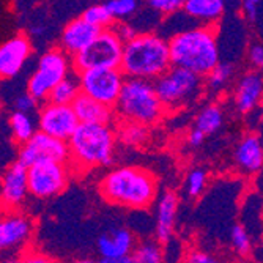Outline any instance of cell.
<instances>
[{"instance_id":"cell-1","label":"cell","mask_w":263,"mask_h":263,"mask_svg":"<svg viewBox=\"0 0 263 263\" xmlns=\"http://www.w3.org/2000/svg\"><path fill=\"white\" fill-rule=\"evenodd\" d=\"M98 191L107 203L126 210H147L159 197L156 177L137 165L110 169L101 178Z\"/></svg>"},{"instance_id":"cell-2","label":"cell","mask_w":263,"mask_h":263,"mask_svg":"<svg viewBox=\"0 0 263 263\" xmlns=\"http://www.w3.org/2000/svg\"><path fill=\"white\" fill-rule=\"evenodd\" d=\"M172 66L206 78L221 63L216 27L196 26L169 38Z\"/></svg>"},{"instance_id":"cell-3","label":"cell","mask_w":263,"mask_h":263,"mask_svg":"<svg viewBox=\"0 0 263 263\" xmlns=\"http://www.w3.org/2000/svg\"><path fill=\"white\" fill-rule=\"evenodd\" d=\"M172 68L169 40L156 32L139 33L125 44L122 73L126 78L158 81Z\"/></svg>"},{"instance_id":"cell-4","label":"cell","mask_w":263,"mask_h":263,"mask_svg":"<svg viewBox=\"0 0 263 263\" xmlns=\"http://www.w3.org/2000/svg\"><path fill=\"white\" fill-rule=\"evenodd\" d=\"M117 140V129L110 125L81 123L74 136L68 142V164L71 172H87L110 165L115 155Z\"/></svg>"},{"instance_id":"cell-5","label":"cell","mask_w":263,"mask_h":263,"mask_svg":"<svg viewBox=\"0 0 263 263\" xmlns=\"http://www.w3.org/2000/svg\"><path fill=\"white\" fill-rule=\"evenodd\" d=\"M165 110L156 93L155 82L126 78L115 106V114L122 122L152 126L161 120Z\"/></svg>"},{"instance_id":"cell-6","label":"cell","mask_w":263,"mask_h":263,"mask_svg":"<svg viewBox=\"0 0 263 263\" xmlns=\"http://www.w3.org/2000/svg\"><path fill=\"white\" fill-rule=\"evenodd\" d=\"M71 68L73 59L62 47H51L38 59L36 68L27 81V91L38 103H47L52 90L69 76Z\"/></svg>"},{"instance_id":"cell-7","label":"cell","mask_w":263,"mask_h":263,"mask_svg":"<svg viewBox=\"0 0 263 263\" xmlns=\"http://www.w3.org/2000/svg\"><path fill=\"white\" fill-rule=\"evenodd\" d=\"M156 93L167 110L186 107L199 100L205 88V79L187 69L172 66L155 81Z\"/></svg>"},{"instance_id":"cell-8","label":"cell","mask_w":263,"mask_h":263,"mask_svg":"<svg viewBox=\"0 0 263 263\" xmlns=\"http://www.w3.org/2000/svg\"><path fill=\"white\" fill-rule=\"evenodd\" d=\"M123 51L125 43L114 29L101 30L97 40L73 59V68L76 73L88 69H120Z\"/></svg>"},{"instance_id":"cell-9","label":"cell","mask_w":263,"mask_h":263,"mask_svg":"<svg viewBox=\"0 0 263 263\" xmlns=\"http://www.w3.org/2000/svg\"><path fill=\"white\" fill-rule=\"evenodd\" d=\"M76 74L82 95L115 109L126 81L122 69H88Z\"/></svg>"},{"instance_id":"cell-10","label":"cell","mask_w":263,"mask_h":263,"mask_svg":"<svg viewBox=\"0 0 263 263\" xmlns=\"http://www.w3.org/2000/svg\"><path fill=\"white\" fill-rule=\"evenodd\" d=\"M71 177L68 162H40L29 167L30 196L38 200H47L66 189Z\"/></svg>"},{"instance_id":"cell-11","label":"cell","mask_w":263,"mask_h":263,"mask_svg":"<svg viewBox=\"0 0 263 263\" xmlns=\"http://www.w3.org/2000/svg\"><path fill=\"white\" fill-rule=\"evenodd\" d=\"M69 162L68 142L54 139L38 131L29 142L17 147V162L27 169L40 162Z\"/></svg>"},{"instance_id":"cell-12","label":"cell","mask_w":263,"mask_h":263,"mask_svg":"<svg viewBox=\"0 0 263 263\" xmlns=\"http://www.w3.org/2000/svg\"><path fill=\"white\" fill-rule=\"evenodd\" d=\"M36 122L38 131L63 142H69L81 125L73 106L54 104L51 101L41 104L36 114Z\"/></svg>"},{"instance_id":"cell-13","label":"cell","mask_w":263,"mask_h":263,"mask_svg":"<svg viewBox=\"0 0 263 263\" xmlns=\"http://www.w3.org/2000/svg\"><path fill=\"white\" fill-rule=\"evenodd\" d=\"M35 224L22 210L4 211L0 219V248L4 252H26L32 241Z\"/></svg>"},{"instance_id":"cell-14","label":"cell","mask_w":263,"mask_h":263,"mask_svg":"<svg viewBox=\"0 0 263 263\" xmlns=\"http://www.w3.org/2000/svg\"><path fill=\"white\" fill-rule=\"evenodd\" d=\"M29 194V169L17 161L11 162L4 172L2 187H0V197L5 211L21 210Z\"/></svg>"},{"instance_id":"cell-15","label":"cell","mask_w":263,"mask_h":263,"mask_svg":"<svg viewBox=\"0 0 263 263\" xmlns=\"http://www.w3.org/2000/svg\"><path fill=\"white\" fill-rule=\"evenodd\" d=\"M33 52L29 35L17 32L0 46V76L4 79L16 78Z\"/></svg>"},{"instance_id":"cell-16","label":"cell","mask_w":263,"mask_h":263,"mask_svg":"<svg viewBox=\"0 0 263 263\" xmlns=\"http://www.w3.org/2000/svg\"><path fill=\"white\" fill-rule=\"evenodd\" d=\"M180 197L175 191L165 189L156 200L155 211V240L161 245H167L172 241L177 214H178Z\"/></svg>"},{"instance_id":"cell-17","label":"cell","mask_w":263,"mask_h":263,"mask_svg":"<svg viewBox=\"0 0 263 263\" xmlns=\"http://www.w3.org/2000/svg\"><path fill=\"white\" fill-rule=\"evenodd\" d=\"M100 33V29L90 26L79 16L65 24L60 33V47L71 59H74L82 51H85Z\"/></svg>"},{"instance_id":"cell-18","label":"cell","mask_w":263,"mask_h":263,"mask_svg":"<svg viewBox=\"0 0 263 263\" xmlns=\"http://www.w3.org/2000/svg\"><path fill=\"white\" fill-rule=\"evenodd\" d=\"M137 246L134 233L126 227H114L103 232L97 240V251L101 258L117 260L133 255Z\"/></svg>"},{"instance_id":"cell-19","label":"cell","mask_w":263,"mask_h":263,"mask_svg":"<svg viewBox=\"0 0 263 263\" xmlns=\"http://www.w3.org/2000/svg\"><path fill=\"white\" fill-rule=\"evenodd\" d=\"M263 100V73L249 69L238 78L233 88V104L238 112L249 114Z\"/></svg>"},{"instance_id":"cell-20","label":"cell","mask_w":263,"mask_h":263,"mask_svg":"<svg viewBox=\"0 0 263 263\" xmlns=\"http://www.w3.org/2000/svg\"><path fill=\"white\" fill-rule=\"evenodd\" d=\"M233 162L243 174H257L263 171V140L255 133L245 134L233 150Z\"/></svg>"},{"instance_id":"cell-21","label":"cell","mask_w":263,"mask_h":263,"mask_svg":"<svg viewBox=\"0 0 263 263\" xmlns=\"http://www.w3.org/2000/svg\"><path fill=\"white\" fill-rule=\"evenodd\" d=\"M73 109L81 123L85 125H110L115 118V109L81 93V97L73 103Z\"/></svg>"},{"instance_id":"cell-22","label":"cell","mask_w":263,"mask_h":263,"mask_svg":"<svg viewBox=\"0 0 263 263\" xmlns=\"http://www.w3.org/2000/svg\"><path fill=\"white\" fill-rule=\"evenodd\" d=\"M183 11L202 26L214 27L226 14V4L222 0H184Z\"/></svg>"},{"instance_id":"cell-23","label":"cell","mask_w":263,"mask_h":263,"mask_svg":"<svg viewBox=\"0 0 263 263\" xmlns=\"http://www.w3.org/2000/svg\"><path fill=\"white\" fill-rule=\"evenodd\" d=\"M8 128L13 142L17 147H21L38 133V122L33 118V115L11 112L8 115Z\"/></svg>"},{"instance_id":"cell-24","label":"cell","mask_w":263,"mask_h":263,"mask_svg":"<svg viewBox=\"0 0 263 263\" xmlns=\"http://www.w3.org/2000/svg\"><path fill=\"white\" fill-rule=\"evenodd\" d=\"M224 125V110L216 103H208L197 112L194 118V129L200 131L203 136H211L219 131Z\"/></svg>"},{"instance_id":"cell-25","label":"cell","mask_w":263,"mask_h":263,"mask_svg":"<svg viewBox=\"0 0 263 263\" xmlns=\"http://www.w3.org/2000/svg\"><path fill=\"white\" fill-rule=\"evenodd\" d=\"M81 84L78 74L68 76L65 81H62L51 93L49 101L54 104H63V106H73V103L81 97Z\"/></svg>"},{"instance_id":"cell-26","label":"cell","mask_w":263,"mask_h":263,"mask_svg":"<svg viewBox=\"0 0 263 263\" xmlns=\"http://www.w3.org/2000/svg\"><path fill=\"white\" fill-rule=\"evenodd\" d=\"M117 137L128 147H142L150 137V129L145 125L122 122V125L117 128Z\"/></svg>"},{"instance_id":"cell-27","label":"cell","mask_w":263,"mask_h":263,"mask_svg":"<svg viewBox=\"0 0 263 263\" xmlns=\"http://www.w3.org/2000/svg\"><path fill=\"white\" fill-rule=\"evenodd\" d=\"M131 257L136 263H164V249L155 238H145L137 241Z\"/></svg>"},{"instance_id":"cell-28","label":"cell","mask_w":263,"mask_h":263,"mask_svg":"<svg viewBox=\"0 0 263 263\" xmlns=\"http://www.w3.org/2000/svg\"><path fill=\"white\" fill-rule=\"evenodd\" d=\"M81 17L88 22L90 26L97 27L100 30H107V29H114L115 26V19L112 17V14L109 13L107 7L104 4H93L90 7H87Z\"/></svg>"},{"instance_id":"cell-29","label":"cell","mask_w":263,"mask_h":263,"mask_svg":"<svg viewBox=\"0 0 263 263\" xmlns=\"http://www.w3.org/2000/svg\"><path fill=\"white\" fill-rule=\"evenodd\" d=\"M235 76V66L229 62H221L211 73L205 78V88L216 93L224 90Z\"/></svg>"},{"instance_id":"cell-30","label":"cell","mask_w":263,"mask_h":263,"mask_svg":"<svg viewBox=\"0 0 263 263\" xmlns=\"http://www.w3.org/2000/svg\"><path fill=\"white\" fill-rule=\"evenodd\" d=\"M206 181H208V175L203 167H194L186 174L184 178V193L187 194V197L196 199L199 196H202V193L206 187Z\"/></svg>"},{"instance_id":"cell-31","label":"cell","mask_w":263,"mask_h":263,"mask_svg":"<svg viewBox=\"0 0 263 263\" xmlns=\"http://www.w3.org/2000/svg\"><path fill=\"white\" fill-rule=\"evenodd\" d=\"M230 246L235 254L246 257L252 251V238L243 224H235L230 230Z\"/></svg>"},{"instance_id":"cell-32","label":"cell","mask_w":263,"mask_h":263,"mask_svg":"<svg viewBox=\"0 0 263 263\" xmlns=\"http://www.w3.org/2000/svg\"><path fill=\"white\" fill-rule=\"evenodd\" d=\"M104 5L107 7L115 22H123L125 19L133 17L140 8V4L136 0H109V2H104Z\"/></svg>"},{"instance_id":"cell-33","label":"cell","mask_w":263,"mask_h":263,"mask_svg":"<svg viewBox=\"0 0 263 263\" xmlns=\"http://www.w3.org/2000/svg\"><path fill=\"white\" fill-rule=\"evenodd\" d=\"M11 106H13V112H22V114H29V115H32L33 112L38 114V110L41 107L40 103L32 97L29 91L16 95V97L13 98Z\"/></svg>"},{"instance_id":"cell-34","label":"cell","mask_w":263,"mask_h":263,"mask_svg":"<svg viewBox=\"0 0 263 263\" xmlns=\"http://www.w3.org/2000/svg\"><path fill=\"white\" fill-rule=\"evenodd\" d=\"M145 5L161 16H172L183 10L184 0H150Z\"/></svg>"},{"instance_id":"cell-35","label":"cell","mask_w":263,"mask_h":263,"mask_svg":"<svg viewBox=\"0 0 263 263\" xmlns=\"http://www.w3.org/2000/svg\"><path fill=\"white\" fill-rule=\"evenodd\" d=\"M184 263H222L216 255L200 249H189L184 255Z\"/></svg>"},{"instance_id":"cell-36","label":"cell","mask_w":263,"mask_h":263,"mask_svg":"<svg viewBox=\"0 0 263 263\" xmlns=\"http://www.w3.org/2000/svg\"><path fill=\"white\" fill-rule=\"evenodd\" d=\"M248 62L252 69L263 73V43H252L248 47Z\"/></svg>"},{"instance_id":"cell-37","label":"cell","mask_w":263,"mask_h":263,"mask_svg":"<svg viewBox=\"0 0 263 263\" xmlns=\"http://www.w3.org/2000/svg\"><path fill=\"white\" fill-rule=\"evenodd\" d=\"M114 30L118 35V38H120L125 44L129 43L131 40H134L139 35V32L133 27L131 22H115Z\"/></svg>"},{"instance_id":"cell-38","label":"cell","mask_w":263,"mask_h":263,"mask_svg":"<svg viewBox=\"0 0 263 263\" xmlns=\"http://www.w3.org/2000/svg\"><path fill=\"white\" fill-rule=\"evenodd\" d=\"M21 257L22 263H59L57 260H54L52 257H49L47 254H43L40 251L35 249H27Z\"/></svg>"},{"instance_id":"cell-39","label":"cell","mask_w":263,"mask_h":263,"mask_svg":"<svg viewBox=\"0 0 263 263\" xmlns=\"http://www.w3.org/2000/svg\"><path fill=\"white\" fill-rule=\"evenodd\" d=\"M241 11L246 19L255 21L257 19V2L255 0H245L241 4Z\"/></svg>"},{"instance_id":"cell-40","label":"cell","mask_w":263,"mask_h":263,"mask_svg":"<svg viewBox=\"0 0 263 263\" xmlns=\"http://www.w3.org/2000/svg\"><path fill=\"white\" fill-rule=\"evenodd\" d=\"M205 139H206V136H203L200 131H197V129H191L189 131V134H187V143L191 147H200L202 143L205 142Z\"/></svg>"},{"instance_id":"cell-41","label":"cell","mask_w":263,"mask_h":263,"mask_svg":"<svg viewBox=\"0 0 263 263\" xmlns=\"http://www.w3.org/2000/svg\"><path fill=\"white\" fill-rule=\"evenodd\" d=\"M98 263H136L134 258L129 257H123V258H117V260H107V258H100Z\"/></svg>"},{"instance_id":"cell-42","label":"cell","mask_w":263,"mask_h":263,"mask_svg":"<svg viewBox=\"0 0 263 263\" xmlns=\"http://www.w3.org/2000/svg\"><path fill=\"white\" fill-rule=\"evenodd\" d=\"M2 263H22V261H21V257H8Z\"/></svg>"},{"instance_id":"cell-43","label":"cell","mask_w":263,"mask_h":263,"mask_svg":"<svg viewBox=\"0 0 263 263\" xmlns=\"http://www.w3.org/2000/svg\"><path fill=\"white\" fill-rule=\"evenodd\" d=\"M73 263H98V260H93V258H79Z\"/></svg>"}]
</instances>
